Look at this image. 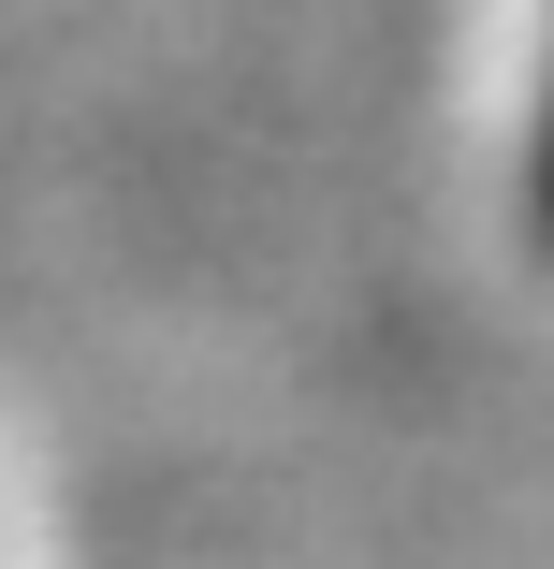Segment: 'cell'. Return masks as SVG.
Returning a JSON list of instances; mask_svg holds the SVG:
<instances>
[{
    "label": "cell",
    "mask_w": 554,
    "mask_h": 569,
    "mask_svg": "<svg viewBox=\"0 0 554 569\" xmlns=\"http://www.w3.org/2000/svg\"><path fill=\"white\" fill-rule=\"evenodd\" d=\"M525 234L554 263V59H540V132H525Z\"/></svg>",
    "instance_id": "cell-1"
}]
</instances>
